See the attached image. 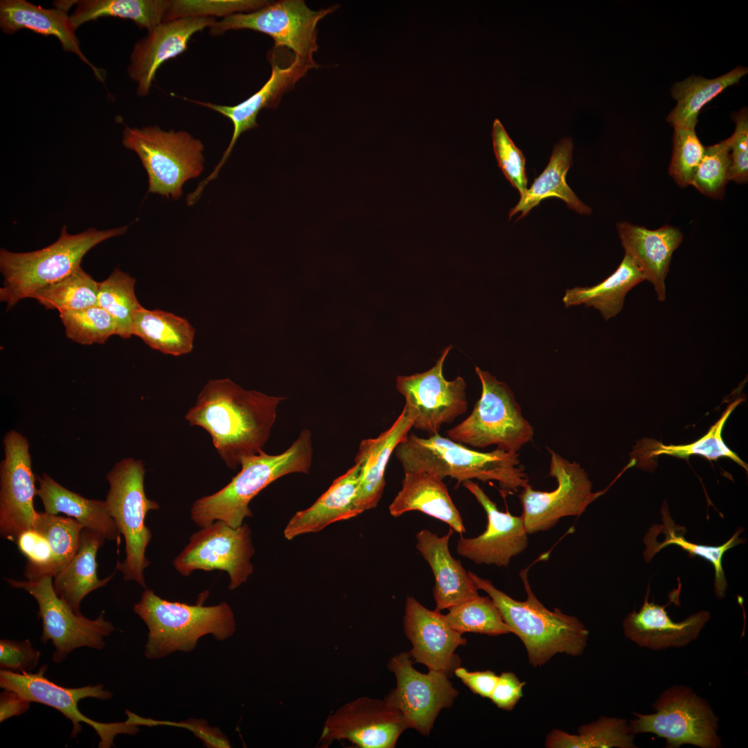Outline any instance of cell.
Wrapping results in <instances>:
<instances>
[{
	"instance_id": "obj_1",
	"label": "cell",
	"mask_w": 748,
	"mask_h": 748,
	"mask_svg": "<svg viewBox=\"0 0 748 748\" xmlns=\"http://www.w3.org/2000/svg\"><path fill=\"white\" fill-rule=\"evenodd\" d=\"M283 399L246 390L228 378L212 380L185 418L204 429L226 466L236 469L243 457L262 451Z\"/></svg>"
},
{
	"instance_id": "obj_2",
	"label": "cell",
	"mask_w": 748,
	"mask_h": 748,
	"mask_svg": "<svg viewBox=\"0 0 748 748\" xmlns=\"http://www.w3.org/2000/svg\"><path fill=\"white\" fill-rule=\"evenodd\" d=\"M528 570L520 572L526 593L522 601L498 589L490 580L472 571L468 573L477 589L492 599L512 634L520 639L532 666L540 667L557 654L581 655L587 644L588 630L576 617L559 608L547 609L532 591Z\"/></svg>"
},
{
	"instance_id": "obj_3",
	"label": "cell",
	"mask_w": 748,
	"mask_h": 748,
	"mask_svg": "<svg viewBox=\"0 0 748 748\" xmlns=\"http://www.w3.org/2000/svg\"><path fill=\"white\" fill-rule=\"evenodd\" d=\"M395 454L404 472H425L442 479L450 477L458 483L473 479L483 482L495 481L504 497L528 484L518 452L499 448L482 452L438 434L427 438L408 435L398 445Z\"/></svg>"
},
{
	"instance_id": "obj_4",
	"label": "cell",
	"mask_w": 748,
	"mask_h": 748,
	"mask_svg": "<svg viewBox=\"0 0 748 748\" xmlns=\"http://www.w3.org/2000/svg\"><path fill=\"white\" fill-rule=\"evenodd\" d=\"M312 434L303 430L285 452L271 455L263 450L243 457L240 471L219 491L196 500L190 517L201 528L220 520L238 528L252 516L251 500L275 480L292 473H308L312 462Z\"/></svg>"
},
{
	"instance_id": "obj_5",
	"label": "cell",
	"mask_w": 748,
	"mask_h": 748,
	"mask_svg": "<svg viewBox=\"0 0 748 748\" xmlns=\"http://www.w3.org/2000/svg\"><path fill=\"white\" fill-rule=\"evenodd\" d=\"M127 226L97 230L89 228L70 234L63 226L59 238L37 251L16 253L0 250V270L3 278L0 300L7 310L30 298L39 290L57 282L81 267L84 256L102 242L124 234Z\"/></svg>"
},
{
	"instance_id": "obj_6",
	"label": "cell",
	"mask_w": 748,
	"mask_h": 748,
	"mask_svg": "<svg viewBox=\"0 0 748 748\" xmlns=\"http://www.w3.org/2000/svg\"><path fill=\"white\" fill-rule=\"evenodd\" d=\"M134 611L148 628L144 654L149 659L192 651L207 634L224 641L236 630L233 612L226 602L211 606L171 602L145 588Z\"/></svg>"
},
{
	"instance_id": "obj_7",
	"label": "cell",
	"mask_w": 748,
	"mask_h": 748,
	"mask_svg": "<svg viewBox=\"0 0 748 748\" xmlns=\"http://www.w3.org/2000/svg\"><path fill=\"white\" fill-rule=\"evenodd\" d=\"M122 143L139 157L148 177V192L177 199L184 184L204 169V145L185 131L125 126Z\"/></svg>"
},
{
	"instance_id": "obj_8",
	"label": "cell",
	"mask_w": 748,
	"mask_h": 748,
	"mask_svg": "<svg viewBox=\"0 0 748 748\" xmlns=\"http://www.w3.org/2000/svg\"><path fill=\"white\" fill-rule=\"evenodd\" d=\"M475 372L481 384V396L469 416L447 431L448 438L476 448L495 445L517 453L533 440V427L506 383L478 366Z\"/></svg>"
},
{
	"instance_id": "obj_9",
	"label": "cell",
	"mask_w": 748,
	"mask_h": 748,
	"mask_svg": "<svg viewBox=\"0 0 748 748\" xmlns=\"http://www.w3.org/2000/svg\"><path fill=\"white\" fill-rule=\"evenodd\" d=\"M144 476L141 460L120 461L107 474L109 489L105 501L125 542V558L117 563L116 569L123 573L125 580L135 581L145 589L143 571L150 564L145 550L152 534L145 518L159 506L145 495Z\"/></svg>"
},
{
	"instance_id": "obj_10",
	"label": "cell",
	"mask_w": 748,
	"mask_h": 748,
	"mask_svg": "<svg viewBox=\"0 0 748 748\" xmlns=\"http://www.w3.org/2000/svg\"><path fill=\"white\" fill-rule=\"evenodd\" d=\"M654 713L639 714L630 726L636 735L651 733L665 738L666 747L690 744L702 748L722 747L718 718L708 702L690 687L676 685L664 691L653 705Z\"/></svg>"
},
{
	"instance_id": "obj_11",
	"label": "cell",
	"mask_w": 748,
	"mask_h": 748,
	"mask_svg": "<svg viewBox=\"0 0 748 748\" xmlns=\"http://www.w3.org/2000/svg\"><path fill=\"white\" fill-rule=\"evenodd\" d=\"M337 7L313 10L302 0H281L253 12L231 15L217 21L209 30L215 36L240 29L262 33L273 38L275 48H289L294 57L315 68L313 53L318 48L317 24Z\"/></svg>"
},
{
	"instance_id": "obj_12",
	"label": "cell",
	"mask_w": 748,
	"mask_h": 748,
	"mask_svg": "<svg viewBox=\"0 0 748 748\" xmlns=\"http://www.w3.org/2000/svg\"><path fill=\"white\" fill-rule=\"evenodd\" d=\"M53 577L46 576L35 580L5 578L12 587L29 593L37 601L38 616L42 623L40 641H51L55 647L53 660L61 663L74 650L88 647L102 650L105 638L114 630L113 624L105 619V612L93 619L77 614L55 592Z\"/></svg>"
},
{
	"instance_id": "obj_13",
	"label": "cell",
	"mask_w": 748,
	"mask_h": 748,
	"mask_svg": "<svg viewBox=\"0 0 748 748\" xmlns=\"http://www.w3.org/2000/svg\"><path fill=\"white\" fill-rule=\"evenodd\" d=\"M48 665L44 664L37 673H17L1 669L0 687L19 693L30 702L54 708L71 720V738H75L82 729L81 722L91 727L100 737L98 747L109 748L118 734L136 735L139 726L128 720L123 722L102 723L83 715L78 704L82 699L92 697L100 700L111 699L113 694L98 684L79 688H66L50 681L44 676Z\"/></svg>"
},
{
	"instance_id": "obj_14",
	"label": "cell",
	"mask_w": 748,
	"mask_h": 748,
	"mask_svg": "<svg viewBox=\"0 0 748 748\" xmlns=\"http://www.w3.org/2000/svg\"><path fill=\"white\" fill-rule=\"evenodd\" d=\"M551 455L549 475L557 481L552 491L534 490L528 483L519 494L524 520L528 534L548 531L561 518L580 516L605 491L592 492L586 471L575 461L570 462L554 450Z\"/></svg>"
},
{
	"instance_id": "obj_15",
	"label": "cell",
	"mask_w": 748,
	"mask_h": 748,
	"mask_svg": "<svg viewBox=\"0 0 748 748\" xmlns=\"http://www.w3.org/2000/svg\"><path fill=\"white\" fill-rule=\"evenodd\" d=\"M254 553L251 529L247 524L232 528L217 520L191 535L173 565L184 576L195 570L225 571L230 579L229 589L233 590L253 573L250 559Z\"/></svg>"
},
{
	"instance_id": "obj_16",
	"label": "cell",
	"mask_w": 748,
	"mask_h": 748,
	"mask_svg": "<svg viewBox=\"0 0 748 748\" xmlns=\"http://www.w3.org/2000/svg\"><path fill=\"white\" fill-rule=\"evenodd\" d=\"M388 668L395 676L396 686L385 700L402 713L409 728L428 736L439 712L452 706L458 691L445 673L416 670L409 652L392 657Z\"/></svg>"
},
{
	"instance_id": "obj_17",
	"label": "cell",
	"mask_w": 748,
	"mask_h": 748,
	"mask_svg": "<svg viewBox=\"0 0 748 748\" xmlns=\"http://www.w3.org/2000/svg\"><path fill=\"white\" fill-rule=\"evenodd\" d=\"M452 346L446 347L430 369L408 376H398L396 389L413 414V427L438 434L443 424L452 422L467 409L466 383L458 376L452 381L443 374L444 362Z\"/></svg>"
},
{
	"instance_id": "obj_18",
	"label": "cell",
	"mask_w": 748,
	"mask_h": 748,
	"mask_svg": "<svg viewBox=\"0 0 748 748\" xmlns=\"http://www.w3.org/2000/svg\"><path fill=\"white\" fill-rule=\"evenodd\" d=\"M407 729L404 716L385 699L362 697L326 718L319 743L327 747L336 740H347L361 748H393Z\"/></svg>"
},
{
	"instance_id": "obj_19",
	"label": "cell",
	"mask_w": 748,
	"mask_h": 748,
	"mask_svg": "<svg viewBox=\"0 0 748 748\" xmlns=\"http://www.w3.org/2000/svg\"><path fill=\"white\" fill-rule=\"evenodd\" d=\"M5 458L0 465V533L16 542L25 530L34 528L37 513L33 498L37 494L32 471L29 444L16 431L3 440Z\"/></svg>"
},
{
	"instance_id": "obj_20",
	"label": "cell",
	"mask_w": 748,
	"mask_h": 748,
	"mask_svg": "<svg viewBox=\"0 0 748 748\" xmlns=\"http://www.w3.org/2000/svg\"><path fill=\"white\" fill-rule=\"evenodd\" d=\"M463 485L484 509L488 523L481 535L472 538L461 536L457 542V553L476 564L507 567L512 558L528 546V533L522 516L499 510L497 504L472 480L463 482Z\"/></svg>"
},
{
	"instance_id": "obj_21",
	"label": "cell",
	"mask_w": 748,
	"mask_h": 748,
	"mask_svg": "<svg viewBox=\"0 0 748 748\" xmlns=\"http://www.w3.org/2000/svg\"><path fill=\"white\" fill-rule=\"evenodd\" d=\"M404 632L412 644L409 652L416 662L448 677L459 667L460 659L454 651L465 645L466 639L449 626L440 612L428 609L413 597L407 596Z\"/></svg>"
},
{
	"instance_id": "obj_22",
	"label": "cell",
	"mask_w": 748,
	"mask_h": 748,
	"mask_svg": "<svg viewBox=\"0 0 748 748\" xmlns=\"http://www.w3.org/2000/svg\"><path fill=\"white\" fill-rule=\"evenodd\" d=\"M271 73L266 83L255 93L243 102L234 105H220L208 102L190 100L196 104L213 109L228 118L233 123V132L231 141L223 156L213 172L204 179L192 193V197L198 199L205 186L215 179L236 143L240 136L249 130L258 127L257 116L264 108L275 107L282 95L313 68L311 65L294 58L286 66H280L276 58L270 53Z\"/></svg>"
},
{
	"instance_id": "obj_23",
	"label": "cell",
	"mask_w": 748,
	"mask_h": 748,
	"mask_svg": "<svg viewBox=\"0 0 748 748\" xmlns=\"http://www.w3.org/2000/svg\"><path fill=\"white\" fill-rule=\"evenodd\" d=\"M216 21L213 17H183L149 30L134 46L127 68L129 76L137 83V94L146 96L161 65L184 52L194 34L210 28Z\"/></svg>"
},
{
	"instance_id": "obj_24",
	"label": "cell",
	"mask_w": 748,
	"mask_h": 748,
	"mask_svg": "<svg viewBox=\"0 0 748 748\" xmlns=\"http://www.w3.org/2000/svg\"><path fill=\"white\" fill-rule=\"evenodd\" d=\"M616 227L625 255L632 260L645 280L652 284L657 299L664 301L665 280L673 252L682 242V233L670 225L650 230L623 222Z\"/></svg>"
},
{
	"instance_id": "obj_25",
	"label": "cell",
	"mask_w": 748,
	"mask_h": 748,
	"mask_svg": "<svg viewBox=\"0 0 748 748\" xmlns=\"http://www.w3.org/2000/svg\"><path fill=\"white\" fill-rule=\"evenodd\" d=\"M413 414L404 405L392 425L375 438L359 444L355 463L360 474L354 506L357 515L375 508L385 486L384 473L389 460L398 445L405 440L413 427Z\"/></svg>"
},
{
	"instance_id": "obj_26",
	"label": "cell",
	"mask_w": 748,
	"mask_h": 748,
	"mask_svg": "<svg viewBox=\"0 0 748 748\" xmlns=\"http://www.w3.org/2000/svg\"><path fill=\"white\" fill-rule=\"evenodd\" d=\"M649 585L639 612L630 613L623 622L625 636L641 647L654 650L682 647L695 640L710 619L709 612L702 610L681 622H674L665 609L648 601Z\"/></svg>"
},
{
	"instance_id": "obj_27",
	"label": "cell",
	"mask_w": 748,
	"mask_h": 748,
	"mask_svg": "<svg viewBox=\"0 0 748 748\" xmlns=\"http://www.w3.org/2000/svg\"><path fill=\"white\" fill-rule=\"evenodd\" d=\"M453 531L450 528L446 535L440 537L422 529L416 535V548L430 566L435 578L433 596L438 612L479 595L468 571L450 553L449 541Z\"/></svg>"
},
{
	"instance_id": "obj_28",
	"label": "cell",
	"mask_w": 748,
	"mask_h": 748,
	"mask_svg": "<svg viewBox=\"0 0 748 748\" xmlns=\"http://www.w3.org/2000/svg\"><path fill=\"white\" fill-rule=\"evenodd\" d=\"M0 27L7 34L26 28L57 37L64 51L76 55L91 69L96 78L104 82L105 70L94 66L83 54L66 10L57 7L44 8L25 0H1Z\"/></svg>"
},
{
	"instance_id": "obj_29",
	"label": "cell",
	"mask_w": 748,
	"mask_h": 748,
	"mask_svg": "<svg viewBox=\"0 0 748 748\" xmlns=\"http://www.w3.org/2000/svg\"><path fill=\"white\" fill-rule=\"evenodd\" d=\"M402 488L389 506L391 516L420 511L446 524L462 534L465 531L461 515L443 479L425 472H404Z\"/></svg>"
},
{
	"instance_id": "obj_30",
	"label": "cell",
	"mask_w": 748,
	"mask_h": 748,
	"mask_svg": "<svg viewBox=\"0 0 748 748\" xmlns=\"http://www.w3.org/2000/svg\"><path fill=\"white\" fill-rule=\"evenodd\" d=\"M360 470V465L355 463L337 478L312 506L296 512L284 529L285 537L290 540L302 534L317 533L334 522L358 515L354 501Z\"/></svg>"
},
{
	"instance_id": "obj_31",
	"label": "cell",
	"mask_w": 748,
	"mask_h": 748,
	"mask_svg": "<svg viewBox=\"0 0 748 748\" xmlns=\"http://www.w3.org/2000/svg\"><path fill=\"white\" fill-rule=\"evenodd\" d=\"M105 537L100 532L82 528L79 546L69 564L53 578L56 594L77 614H82L80 603L90 592L106 585L114 572L100 580L97 575L96 555Z\"/></svg>"
},
{
	"instance_id": "obj_32",
	"label": "cell",
	"mask_w": 748,
	"mask_h": 748,
	"mask_svg": "<svg viewBox=\"0 0 748 748\" xmlns=\"http://www.w3.org/2000/svg\"><path fill=\"white\" fill-rule=\"evenodd\" d=\"M37 494L45 513H62L75 519L83 528L101 533L106 540L119 542L120 532L110 515L105 501L89 499L63 487L51 477H37Z\"/></svg>"
},
{
	"instance_id": "obj_33",
	"label": "cell",
	"mask_w": 748,
	"mask_h": 748,
	"mask_svg": "<svg viewBox=\"0 0 748 748\" xmlns=\"http://www.w3.org/2000/svg\"><path fill=\"white\" fill-rule=\"evenodd\" d=\"M573 142L570 137L561 139L554 147L549 162L529 188L521 195L517 204L511 208L509 218L521 212L518 220L527 215L542 200L549 197L562 199L567 206L580 214H589L591 208L575 195L566 181L571 166Z\"/></svg>"
},
{
	"instance_id": "obj_34",
	"label": "cell",
	"mask_w": 748,
	"mask_h": 748,
	"mask_svg": "<svg viewBox=\"0 0 748 748\" xmlns=\"http://www.w3.org/2000/svg\"><path fill=\"white\" fill-rule=\"evenodd\" d=\"M661 524H654L649 530L655 534H662V541L649 540L644 538L645 549L643 553L645 560L650 562L652 558L663 548L676 545L687 551L691 557H702L710 562L715 571L714 591L718 598H722L725 596L727 589V581L722 567V559L724 553L738 544L745 542V540L739 537L743 528H738L733 536L725 543L720 546H706L688 541L684 534L686 528L684 526L676 524L671 518L668 508L666 503L661 508Z\"/></svg>"
},
{
	"instance_id": "obj_35",
	"label": "cell",
	"mask_w": 748,
	"mask_h": 748,
	"mask_svg": "<svg viewBox=\"0 0 748 748\" xmlns=\"http://www.w3.org/2000/svg\"><path fill=\"white\" fill-rule=\"evenodd\" d=\"M643 280L645 278L638 267L625 255L618 268L604 280L591 287L568 289L562 301L566 307H593L608 320L621 311L627 293Z\"/></svg>"
},
{
	"instance_id": "obj_36",
	"label": "cell",
	"mask_w": 748,
	"mask_h": 748,
	"mask_svg": "<svg viewBox=\"0 0 748 748\" xmlns=\"http://www.w3.org/2000/svg\"><path fill=\"white\" fill-rule=\"evenodd\" d=\"M69 8L75 4L70 15L75 30L83 24L103 17H115L133 21L148 31L164 22L171 1L168 0H80L64 1Z\"/></svg>"
},
{
	"instance_id": "obj_37",
	"label": "cell",
	"mask_w": 748,
	"mask_h": 748,
	"mask_svg": "<svg viewBox=\"0 0 748 748\" xmlns=\"http://www.w3.org/2000/svg\"><path fill=\"white\" fill-rule=\"evenodd\" d=\"M132 335L139 337L152 349L179 356L192 351L195 329L183 317L142 307L135 314Z\"/></svg>"
},
{
	"instance_id": "obj_38",
	"label": "cell",
	"mask_w": 748,
	"mask_h": 748,
	"mask_svg": "<svg viewBox=\"0 0 748 748\" xmlns=\"http://www.w3.org/2000/svg\"><path fill=\"white\" fill-rule=\"evenodd\" d=\"M748 72L740 66L713 79L692 75L677 82L672 89L677 105L670 113L667 121L674 127L695 128L697 116L704 105L726 88L738 83Z\"/></svg>"
},
{
	"instance_id": "obj_39",
	"label": "cell",
	"mask_w": 748,
	"mask_h": 748,
	"mask_svg": "<svg viewBox=\"0 0 748 748\" xmlns=\"http://www.w3.org/2000/svg\"><path fill=\"white\" fill-rule=\"evenodd\" d=\"M744 400L739 398L731 402L724 411L718 420L708 432L696 441L686 445H664L654 439L643 438L638 443L632 456L640 455L641 460L666 454L687 459L692 455L702 456L709 461L728 458L747 470V465L738 455L725 444L722 431L731 413Z\"/></svg>"
},
{
	"instance_id": "obj_40",
	"label": "cell",
	"mask_w": 748,
	"mask_h": 748,
	"mask_svg": "<svg viewBox=\"0 0 748 748\" xmlns=\"http://www.w3.org/2000/svg\"><path fill=\"white\" fill-rule=\"evenodd\" d=\"M634 734L624 719L600 717L582 725L576 734L553 729L546 736L548 748H634Z\"/></svg>"
},
{
	"instance_id": "obj_41",
	"label": "cell",
	"mask_w": 748,
	"mask_h": 748,
	"mask_svg": "<svg viewBox=\"0 0 748 748\" xmlns=\"http://www.w3.org/2000/svg\"><path fill=\"white\" fill-rule=\"evenodd\" d=\"M135 283L133 277L118 269L98 282L97 305L114 319L117 335L123 339L132 336L135 314L143 307L136 296Z\"/></svg>"
},
{
	"instance_id": "obj_42",
	"label": "cell",
	"mask_w": 748,
	"mask_h": 748,
	"mask_svg": "<svg viewBox=\"0 0 748 748\" xmlns=\"http://www.w3.org/2000/svg\"><path fill=\"white\" fill-rule=\"evenodd\" d=\"M98 292V282L80 267L64 278L39 290L30 298L46 309L61 312L97 305Z\"/></svg>"
},
{
	"instance_id": "obj_43",
	"label": "cell",
	"mask_w": 748,
	"mask_h": 748,
	"mask_svg": "<svg viewBox=\"0 0 748 748\" xmlns=\"http://www.w3.org/2000/svg\"><path fill=\"white\" fill-rule=\"evenodd\" d=\"M448 610L444 615L447 622L462 634L474 632L498 636L512 633L489 596L478 595Z\"/></svg>"
},
{
	"instance_id": "obj_44",
	"label": "cell",
	"mask_w": 748,
	"mask_h": 748,
	"mask_svg": "<svg viewBox=\"0 0 748 748\" xmlns=\"http://www.w3.org/2000/svg\"><path fill=\"white\" fill-rule=\"evenodd\" d=\"M82 528L73 518L37 513L34 528L45 536L53 552L48 576L53 578L71 561L78 549Z\"/></svg>"
},
{
	"instance_id": "obj_45",
	"label": "cell",
	"mask_w": 748,
	"mask_h": 748,
	"mask_svg": "<svg viewBox=\"0 0 748 748\" xmlns=\"http://www.w3.org/2000/svg\"><path fill=\"white\" fill-rule=\"evenodd\" d=\"M59 313L66 337L78 344H104L117 335L116 321L98 305Z\"/></svg>"
},
{
	"instance_id": "obj_46",
	"label": "cell",
	"mask_w": 748,
	"mask_h": 748,
	"mask_svg": "<svg viewBox=\"0 0 748 748\" xmlns=\"http://www.w3.org/2000/svg\"><path fill=\"white\" fill-rule=\"evenodd\" d=\"M731 163L729 139L705 148L691 186L711 198H721Z\"/></svg>"
},
{
	"instance_id": "obj_47",
	"label": "cell",
	"mask_w": 748,
	"mask_h": 748,
	"mask_svg": "<svg viewBox=\"0 0 748 748\" xmlns=\"http://www.w3.org/2000/svg\"><path fill=\"white\" fill-rule=\"evenodd\" d=\"M674 128L673 156L668 172L679 186L686 187L692 184L705 147L694 128Z\"/></svg>"
},
{
	"instance_id": "obj_48",
	"label": "cell",
	"mask_w": 748,
	"mask_h": 748,
	"mask_svg": "<svg viewBox=\"0 0 748 748\" xmlns=\"http://www.w3.org/2000/svg\"><path fill=\"white\" fill-rule=\"evenodd\" d=\"M492 139L499 167L521 196L527 189L526 159L523 152L515 145L497 118L493 123Z\"/></svg>"
},
{
	"instance_id": "obj_49",
	"label": "cell",
	"mask_w": 748,
	"mask_h": 748,
	"mask_svg": "<svg viewBox=\"0 0 748 748\" xmlns=\"http://www.w3.org/2000/svg\"><path fill=\"white\" fill-rule=\"evenodd\" d=\"M268 3L260 0L233 1H171L169 11L164 21L183 17L225 16L240 12L255 11Z\"/></svg>"
},
{
	"instance_id": "obj_50",
	"label": "cell",
	"mask_w": 748,
	"mask_h": 748,
	"mask_svg": "<svg viewBox=\"0 0 748 748\" xmlns=\"http://www.w3.org/2000/svg\"><path fill=\"white\" fill-rule=\"evenodd\" d=\"M15 543L27 558L24 570L26 580H35L48 576L53 552L44 535L35 528L27 529L19 535Z\"/></svg>"
},
{
	"instance_id": "obj_51",
	"label": "cell",
	"mask_w": 748,
	"mask_h": 748,
	"mask_svg": "<svg viewBox=\"0 0 748 748\" xmlns=\"http://www.w3.org/2000/svg\"><path fill=\"white\" fill-rule=\"evenodd\" d=\"M735 121V130L728 138L731 158L729 179L737 183H745L748 179L747 110L744 109L737 114Z\"/></svg>"
},
{
	"instance_id": "obj_52",
	"label": "cell",
	"mask_w": 748,
	"mask_h": 748,
	"mask_svg": "<svg viewBox=\"0 0 748 748\" xmlns=\"http://www.w3.org/2000/svg\"><path fill=\"white\" fill-rule=\"evenodd\" d=\"M41 653L28 639H1L0 668L14 673H30L39 660Z\"/></svg>"
},
{
	"instance_id": "obj_53",
	"label": "cell",
	"mask_w": 748,
	"mask_h": 748,
	"mask_svg": "<svg viewBox=\"0 0 748 748\" xmlns=\"http://www.w3.org/2000/svg\"><path fill=\"white\" fill-rule=\"evenodd\" d=\"M525 684L514 673L504 672L499 675L489 698L498 708L508 711H512L523 697V688Z\"/></svg>"
},
{
	"instance_id": "obj_54",
	"label": "cell",
	"mask_w": 748,
	"mask_h": 748,
	"mask_svg": "<svg viewBox=\"0 0 748 748\" xmlns=\"http://www.w3.org/2000/svg\"><path fill=\"white\" fill-rule=\"evenodd\" d=\"M163 725H172L186 729L210 748H229L231 744L218 728H213L202 719L190 718L180 722H163Z\"/></svg>"
},
{
	"instance_id": "obj_55",
	"label": "cell",
	"mask_w": 748,
	"mask_h": 748,
	"mask_svg": "<svg viewBox=\"0 0 748 748\" xmlns=\"http://www.w3.org/2000/svg\"><path fill=\"white\" fill-rule=\"evenodd\" d=\"M454 673L472 692L487 698L490 697L499 677L492 670L469 671L460 666L454 670Z\"/></svg>"
},
{
	"instance_id": "obj_56",
	"label": "cell",
	"mask_w": 748,
	"mask_h": 748,
	"mask_svg": "<svg viewBox=\"0 0 748 748\" xmlns=\"http://www.w3.org/2000/svg\"><path fill=\"white\" fill-rule=\"evenodd\" d=\"M30 702L15 691L3 688L0 694V722L26 713Z\"/></svg>"
}]
</instances>
